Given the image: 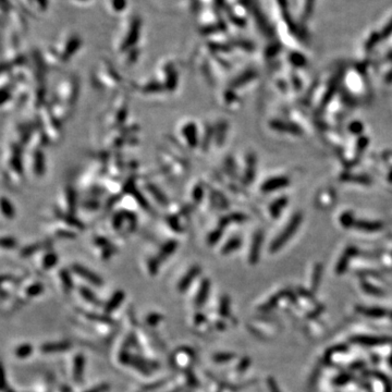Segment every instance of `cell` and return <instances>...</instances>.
Masks as SVG:
<instances>
[{
  "label": "cell",
  "mask_w": 392,
  "mask_h": 392,
  "mask_svg": "<svg viewBox=\"0 0 392 392\" xmlns=\"http://www.w3.org/2000/svg\"><path fill=\"white\" fill-rule=\"evenodd\" d=\"M25 148L16 141L9 142L3 151L2 178L6 179L11 187L24 184L26 179V163L24 159Z\"/></svg>",
  "instance_id": "obj_1"
},
{
  "label": "cell",
  "mask_w": 392,
  "mask_h": 392,
  "mask_svg": "<svg viewBox=\"0 0 392 392\" xmlns=\"http://www.w3.org/2000/svg\"><path fill=\"white\" fill-rule=\"evenodd\" d=\"M159 172L169 180L183 178L190 172V161L187 157H183L173 153L166 146L157 149Z\"/></svg>",
  "instance_id": "obj_2"
},
{
  "label": "cell",
  "mask_w": 392,
  "mask_h": 392,
  "mask_svg": "<svg viewBox=\"0 0 392 392\" xmlns=\"http://www.w3.org/2000/svg\"><path fill=\"white\" fill-rule=\"evenodd\" d=\"M130 114L129 96L128 93H120L115 97L110 107L106 111L104 118V125L107 131L119 129L128 123Z\"/></svg>",
  "instance_id": "obj_3"
},
{
  "label": "cell",
  "mask_w": 392,
  "mask_h": 392,
  "mask_svg": "<svg viewBox=\"0 0 392 392\" xmlns=\"http://www.w3.org/2000/svg\"><path fill=\"white\" fill-rule=\"evenodd\" d=\"M95 89L118 90L123 85V77L108 60H103L92 77Z\"/></svg>",
  "instance_id": "obj_4"
},
{
  "label": "cell",
  "mask_w": 392,
  "mask_h": 392,
  "mask_svg": "<svg viewBox=\"0 0 392 392\" xmlns=\"http://www.w3.org/2000/svg\"><path fill=\"white\" fill-rule=\"evenodd\" d=\"M35 118L42 130L45 132L50 145L59 144L64 138V125L51 113L48 104L37 111Z\"/></svg>",
  "instance_id": "obj_5"
},
{
  "label": "cell",
  "mask_w": 392,
  "mask_h": 392,
  "mask_svg": "<svg viewBox=\"0 0 392 392\" xmlns=\"http://www.w3.org/2000/svg\"><path fill=\"white\" fill-rule=\"evenodd\" d=\"M173 137L185 148L186 152L197 151L200 141V123L194 119H183L177 124Z\"/></svg>",
  "instance_id": "obj_6"
},
{
  "label": "cell",
  "mask_w": 392,
  "mask_h": 392,
  "mask_svg": "<svg viewBox=\"0 0 392 392\" xmlns=\"http://www.w3.org/2000/svg\"><path fill=\"white\" fill-rule=\"evenodd\" d=\"M141 28L142 23L141 19L134 17L125 23L124 28L121 31L120 35L115 41V51L118 54L122 55L123 52L128 51L132 48L138 46V43L141 37Z\"/></svg>",
  "instance_id": "obj_7"
},
{
  "label": "cell",
  "mask_w": 392,
  "mask_h": 392,
  "mask_svg": "<svg viewBox=\"0 0 392 392\" xmlns=\"http://www.w3.org/2000/svg\"><path fill=\"white\" fill-rule=\"evenodd\" d=\"M80 80L74 75H69L58 82V84L55 87L52 98L74 108L80 97Z\"/></svg>",
  "instance_id": "obj_8"
},
{
  "label": "cell",
  "mask_w": 392,
  "mask_h": 392,
  "mask_svg": "<svg viewBox=\"0 0 392 392\" xmlns=\"http://www.w3.org/2000/svg\"><path fill=\"white\" fill-rule=\"evenodd\" d=\"M79 203L80 200L76 188L70 183H65L64 185L60 186L57 193L54 208L62 214L76 216Z\"/></svg>",
  "instance_id": "obj_9"
},
{
  "label": "cell",
  "mask_w": 392,
  "mask_h": 392,
  "mask_svg": "<svg viewBox=\"0 0 392 392\" xmlns=\"http://www.w3.org/2000/svg\"><path fill=\"white\" fill-rule=\"evenodd\" d=\"M155 77L162 85L167 94L174 93L179 85V71L176 62L171 59L161 61L157 67Z\"/></svg>",
  "instance_id": "obj_10"
},
{
  "label": "cell",
  "mask_w": 392,
  "mask_h": 392,
  "mask_svg": "<svg viewBox=\"0 0 392 392\" xmlns=\"http://www.w3.org/2000/svg\"><path fill=\"white\" fill-rule=\"evenodd\" d=\"M54 47L58 55L61 58V60L64 61V64H67L81 49L82 40L77 34L70 33L65 37H62Z\"/></svg>",
  "instance_id": "obj_11"
},
{
  "label": "cell",
  "mask_w": 392,
  "mask_h": 392,
  "mask_svg": "<svg viewBox=\"0 0 392 392\" xmlns=\"http://www.w3.org/2000/svg\"><path fill=\"white\" fill-rule=\"evenodd\" d=\"M139 187L142 188L144 194L146 195L153 206L156 205L162 209H167L168 206L170 205L171 201L169 200L168 195L157 183L149 180H139Z\"/></svg>",
  "instance_id": "obj_12"
},
{
  "label": "cell",
  "mask_w": 392,
  "mask_h": 392,
  "mask_svg": "<svg viewBox=\"0 0 392 392\" xmlns=\"http://www.w3.org/2000/svg\"><path fill=\"white\" fill-rule=\"evenodd\" d=\"M48 233L54 239L59 240H75L80 232L75 230L73 227L68 225L67 222L50 218L45 224Z\"/></svg>",
  "instance_id": "obj_13"
},
{
  "label": "cell",
  "mask_w": 392,
  "mask_h": 392,
  "mask_svg": "<svg viewBox=\"0 0 392 392\" xmlns=\"http://www.w3.org/2000/svg\"><path fill=\"white\" fill-rule=\"evenodd\" d=\"M27 152L28 171L35 179H42L47 172V158L44 149H30Z\"/></svg>",
  "instance_id": "obj_14"
},
{
  "label": "cell",
  "mask_w": 392,
  "mask_h": 392,
  "mask_svg": "<svg viewBox=\"0 0 392 392\" xmlns=\"http://www.w3.org/2000/svg\"><path fill=\"white\" fill-rule=\"evenodd\" d=\"M207 193V183L200 178H196L193 180L187 187L186 192V203L190 205L193 209H196L198 207H202L203 203L205 201Z\"/></svg>",
  "instance_id": "obj_15"
},
{
  "label": "cell",
  "mask_w": 392,
  "mask_h": 392,
  "mask_svg": "<svg viewBox=\"0 0 392 392\" xmlns=\"http://www.w3.org/2000/svg\"><path fill=\"white\" fill-rule=\"evenodd\" d=\"M37 127L38 123L36 118L33 120L21 121V122L17 123L16 130H14V135H16V137H14L13 141H16L17 143L20 144L22 147L26 148L28 143L31 142Z\"/></svg>",
  "instance_id": "obj_16"
},
{
  "label": "cell",
  "mask_w": 392,
  "mask_h": 392,
  "mask_svg": "<svg viewBox=\"0 0 392 392\" xmlns=\"http://www.w3.org/2000/svg\"><path fill=\"white\" fill-rule=\"evenodd\" d=\"M135 93L143 96H156L161 94H166V91L162 85L159 83L156 77H149L141 82H132V87H131Z\"/></svg>",
  "instance_id": "obj_17"
},
{
  "label": "cell",
  "mask_w": 392,
  "mask_h": 392,
  "mask_svg": "<svg viewBox=\"0 0 392 392\" xmlns=\"http://www.w3.org/2000/svg\"><path fill=\"white\" fill-rule=\"evenodd\" d=\"M188 219L181 217L172 211L166 210V214L162 216V225L170 233L176 235H182L186 231V222Z\"/></svg>",
  "instance_id": "obj_18"
},
{
  "label": "cell",
  "mask_w": 392,
  "mask_h": 392,
  "mask_svg": "<svg viewBox=\"0 0 392 392\" xmlns=\"http://www.w3.org/2000/svg\"><path fill=\"white\" fill-rule=\"evenodd\" d=\"M47 96L48 92H47L46 82L45 83H35L32 87L28 105L31 106V108L35 111V113H37V111H40L43 107H45L48 104V101H49V99L47 98Z\"/></svg>",
  "instance_id": "obj_19"
},
{
  "label": "cell",
  "mask_w": 392,
  "mask_h": 392,
  "mask_svg": "<svg viewBox=\"0 0 392 392\" xmlns=\"http://www.w3.org/2000/svg\"><path fill=\"white\" fill-rule=\"evenodd\" d=\"M71 272L77 277L85 280L86 282L94 285V287H101L104 284V279L100 277L98 274L94 273L93 270L90 269L86 266L82 265L80 263H73L71 265Z\"/></svg>",
  "instance_id": "obj_20"
},
{
  "label": "cell",
  "mask_w": 392,
  "mask_h": 392,
  "mask_svg": "<svg viewBox=\"0 0 392 392\" xmlns=\"http://www.w3.org/2000/svg\"><path fill=\"white\" fill-rule=\"evenodd\" d=\"M214 141V124L207 121L200 123V141H198L197 151L206 154L212 146Z\"/></svg>",
  "instance_id": "obj_21"
},
{
  "label": "cell",
  "mask_w": 392,
  "mask_h": 392,
  "mask_svg": "<svg viewBox=\"0 0 392 392\" xmlns=\"http://www.w3.org/2000/svg\"><path fill=\"white\" fill-rule=\"evenodd\" d=\"M48 106H49L51 113L54 114L55 117L59 120L62 124H66L68 121L72 118V115H73L74 113V108H72L70 106L61 103V101L57 100L55 98L49 99V101H48Z\"/></svg>",
  "instance_id": "obj_22"
},
{
  "label": "cell",
  "mask_w": 392,
  "mask_h": 392,
  "mask_svg": "<svg viewBox=\"0 0 392 392\" xmlns=\"http://www.w3.org/2000/svg\"><path fill=\"white\" fill-rule=\"evenodd\" d=\"M129 366L132 367L135 370H138V372H141L144 376L152 375L154 369H159V364L157 362L146 360L144 359V357L137 354H132V356H131Z\"/></svg>",
  "instance_id": "obj_23"
},
{
  "label": "cell",
  "mask_w": 392,
  "mask_h": 392,
  "mask_svg": "<svg viewBox=\"0 0 392 392\" xmlns=\"http://www.w3.org/2000/svg\"><path fill=\"white\" fill-rule=\"evenodd\" d=\"M202 274V267L198 264H194L188 267L185 274L182 276L180 280L178 281L177 289L180 293L186 292L190 289L191 284L195 281V280L200 277Z\"/></svg>",
  "instance_id": "obj_24"
},
{
  "label": "cell",
  "mask_w": 392,
  "mask_h": 392,
  "mask_svg": "<svg viewBox=\"0 0 392 392\" xmlns=\"http://www.w3.org/2000/svg\"><path fill=\"white\" fill-rule=\"evenodd\" d=\"M51 248V241L50 240H43V241H35L33 243L26 244L22 246L19 250V256L21 258H31L36 254L41 253L44 250Z\"/></svg>",
  "instance_id": "obj_25"
},
{
  "label": "cell",
  "mask_w": 392,
  "mask_h": 392,
  "mask_svg": "<svg viewBox=\"0 0 392 392\" xmlns=\"http://www.w3.org/2000/svg\"><path fill=\"white\" fill-rule=\"evenodd\" d=\"M105 207V200L104 198L93 197V196H85L82 198L79 203V208L85 212H90V214H95L100 210H104Z\"/></svg>",
  "instance_id": "obj_26"
},
{
  "label": "cell",
  "mask_w": 392,
  "mask_h": 392,
  "mask_svg": "<svg viewBox=\"0 0 392 392\" xmlns=\"http://www.w3.org/2000/svg\"><path fill=\"white\" fill-rule=\"evenodd\" d=\"M178 248H179L178 239H176V238L167 239L166 241L162 242L161 245H159L156 256L158 257V259L161 261V263H163L164 260L170 258L171 256L176 253Z\"/></svg>",
  "instance_id": "obj_27"
},
{
  "label": "cell",
  "mask_w": 392,
  "mask_h": 392,
  "mask_svg": "<svg viewBox=\"0 0 392 392\" xmlns=\"http://www.w3.org/2000/svg\"><path fill=\"white\" fill-rule=\"evenodd\" d=\"M227 133H228V121L218 120L214 123V141H212V146L217 149L224 145Z\"/></svg>",
  "instance_id": "obj_28"
},
{
  "label": "cell",
  "mask_w": 392,
  "mask_h": 392,
  "mask_svg": "<svg viewBox=\"0 0 392 392\" xmlns=\"http://www.w3.org/2000/svg\"><path fill=\"white\" fill-rule=\"evenodd\" d=\"M58 263H59V256H58V254L51 248L44 250L42 252L40 265L43 270H45L46 272V270L55 268Z\"/></svg>",
  "instance_id": "obj_29"
},
{
  "label": "cell",
  "mask_w": 392,
  "mask_h": 392,
  "mask_svg": "<svg viewBox=\"0 0 392 392\" xmlns=\"http://www.w3.org/2000/svg\"><path fill=\"white\" fill-rule=\"evenodd\" d=\"M210 280L208 278H202L200 282V287L196 292V297L194 300V304L197 308H201L204 306V304L206 303L208 295L210 292Z\"/></svg>",
  "instance_id": "obj_30"
},
{
  "label": "cell",
  "mask_w": 392,
  "mask_h": 392,
  "mask_svg": "<svg viewBox=\"0 0 392 392\" xmlns=\"http://www.w3.org/2000/svg\"><path fill=\"white\" fill-rule=\"evenodd\" d=\"M124 300H125V293L123 290H117V291H115L108 301L106 302L104 306V313L107 314V315H111V314L117 311L120 307V305L124 302Z\"/></svg>",
  "instance_id": "obj_31"
},
{
  "label": "cell",
  "mask_w": 392,
  "mask_h": 392,
  "mask_svg": "<svg viewBox=\"0 0 392 392\" xmlns=\"http://www.w3.org/2000/svg\"><path fill=\"white\" fill-rule=\"evenodd\" d=\"M72 347V343L69 341H57V342H46L41 346V352L45 354L51 353H61L69 351Z\"/></svg>",
  "instance_id": "obj_32"
},
{
  "label": "cell",
  "mask_w": 392,
  "mask_h": 392,
  "mask_svg": "<svg viewBox=\"0 0 392 392\" xmlns=\"http://www.w3.org/2000/svg\"><path fill=\"white\" fill-rule=\"evenodd\" d=\"M197 69H198V72H200V74L202 75V77L204 79V81L207 84L212 85L215 83L214 75H212V72H211V65H210V62L207 60L206 57H203L202 61H201V59L198 60Z\"/></svg>",
  "instance_id": "obj_33"
},
{
  "label": "cell",
  "mask_w": 392,
  "mask_h": 392,
  "mask_svg": "<svg viewBox=\"0 0 392 392\" xmlns=\"http://www.w3.org/2000/svg\"><path fill=\"white\" fill-rule=\"evenodd\" d=\"M85 369V357L82 353L76 354L73 361V380L76 384H82Z\"/></svg>",
  "instance_id": "obj_34"
},
{
  "label": "cell",
  "mask_w": 392,
  "mask_h": 392,
  "mask_svg": "<svg viewBox=\"0 0 392 392\" xmlns=\"http://www.w3.org/2000/svg\"><path fill=\"white\" fill-rule=\"evenodd\" d=\"M220 98L221 103L224 104V106H226L227 108L235 109L240 105V99L238 97V95L235 94V91L233 89H231V87H228V89H226L222 92Z\"/></svg>",
  "instance_id": "obj_35"
},
{
  "label": "cell",
  "mask_w": 392,
  "mask_h": 392,
  "mask_svg": "<svg viewBox=\"0 0 392 392\" xmlns=\"http://www.w3.org/2000/svg\"><path fill=\"white\" fill-rule=\"evenodd\" d=\"M82 315H83L86 319L93 322V323H103V325H108V326H115V321L107 314H99V313H94V312H82Z\"/></svg>",
  "instance_id": "obj_36"
},
{
  "label": "cell",
  "mask_w": 392,
  "mask_h": 392,
  "mask_svg": "<svg viewBox=\"0 0 392 392\" xmlns=\"http://www.w3.org/2000/svg\"><path fill=\"white\" fill-rule=\"evenodd\" d=\"M58 277H59L60 283L62 285V289L65 290V292L66 293L72 292V290L74 288V282L73 279H72L71 269L61 268L59 272H58Z\"/></svg>",
  "instance_id": "obj_37"
},
{
  "label": "cell",
  "mask_w": 392,
  "mask_h": 392,
  "mask_svg": "<svg viewBox=\"0 0 392 392\" xmlns=\"http://www.w3.org/2000/svg\"><path fill=\"white\" fill-rule=\"evenodd\" d=\"M1 215L6 220H13L17 217V209L9 197L2 195L1 197Z\"/></svg>",
  "instance_id": "obj_38"
},
{
  "label": "cell",
  "mask_w": 392,
  "mask_h": 392,
  "mask_svg": "<svg viewBox=\"0 0 392 392\" xmlns=\"http://www.w3.org/2000/svg\"><path fill=\"white\" fill-rule=\"evenodd\" d=\"M224 230L225 228L217 225L214 229H211L208 232L205 238L206 245L209 246V248H214V246L219 243V241L222 239V235H224Z\"/></svg>",
  "instance_id": "obj_39"
},
{
  "label": "cell",
  "mask_w": 392,
  "mask_h": 392,
  "mask_svg": "<svg viewBox=\"0 0 392 392\" xmlns=\"http://www.w3.org/2000/svg\"><path fill=\"white\" fill-rule=\"evenodd\" d=\"M121 56H122V65L124 67H133L138 62L139 56H141V48L137 46L132 48V49L123 52Z\"/></svg>",
  "instance_id": "obj_40"
},
{
  "label": "cell",
  "mask_w": 392,
  "mask_h": 392,
  "mask_svg": "<svg viewBox=\"0 0 392 392\" xmlns=\"http://www.w3.org/2000/svg\"><path fill=\"white\" fill-rule=\"evenodd\" d=\"M161 261L158 259V257L155 255H149L145 258V266H146L147 274L151 276V277H156L159 274V269H161Z\"/></svg>",
  "instance_id": "obj_41"
},
{
  "label": "cell",
  "mask_w": 392,
  "mask_h": 392,
  "mask_svg": "<svg viewBox=\"0 0 392 392\" xmlns=\"http://www.w3.org/2000/svg\"><path fill=\"white\" fill-rule=\"evenodd\" d=\"M79 292H80V295L82 297V299H83L84 301H86L87 303L94 305V306H101L100 300L97 298V295L92 291L90 288L85 287V285H81V287L79 288Z\"/></svg>",
  "instance_id": "obj_42"
},
{
  "label": "cell",
  "mask_w": 392,
  "mask_h": 392,
  "mask_svg": "<svg viewBox=\"0 0 392 392\" xmlns=\"http://www.w3.org/2000/svg\"><path fill=\"white\" fill-rule=\"evenodd\" d=\"M242 244V241L239 236H233V238H230L226 241L225 244H222L220 249V253L222 255H229L231 253H233L234 251L238 250Z\"/></svg>",
  "instance_id": "obj_43"
},
{
  "label": "cell",
  "mask_w": 392,
  "mask_h": 392,
  "mask_svg": "<svg viewBox=\"0 0 392 392\" xmlns=\"http://www.w3.org/2000/svg\"><path fill=\"white\" fill-rule=\"evenodd\" d=\"M299 222H300V217L298 216V217H297V219H293V221L291 222V226H290L289 228H288L287 230H285V231L283 232V233H282V236H280V239H278L277 241L275 242L274 249L280 248V246L283 245V243H284L285 241H287V239H290V238H291V234L293 233V231L295 230V227H297V228H298Z\"/></svg>",
  "instance_id": "obj_44"
},
{
  "label": "cell",
  "mask_w": 392,
  "mask_h": 392,
  "mask_svg": "<svg viewBox=\"0 0 392 392\" xmlns=\"http://www.w3.org/2000/svg\"><path fill=\"white\" fill-rule=\"evenodd\" d=\"M33 352L34 347L31 343H23V345L19 346L16 350H14V355L17 356V359L25 360L33 354Z\"/></svg>",
  "instance_id": "obj_45"
},
{
  "label": "cell",
  "mask_w": 392,
  "mask_h": 392,
  "mask_svg": "<svg viewBox=\"0 0 392 392\" xmlns=\"http://www.w3.org/2000/svg\"><path fill=\"white\" fill-rule=\"evenodd\" d=\"M44 291H45V287H44L43 283L34 282L30 285H27V287L25 288V291L24 292H25V295L27 298L32 299V298L40 297V295H42L44 293Z\"/></svg>",
  "instance_id": "obj_46"
},
{
  "label": "cell",
  "mask_w": 392,
  "mask_h": 392,
  "mask_svg": "<svg viewBox=\"0 0 392 392\" xmlns=\"http://www.w3.org/2000/svg\"><path fill=\"white\" fill-rule=\"evenodd\" d=\"M92 244H93L94 248H96L97 250H101V249L108 248V246L113 245L115 243H113V241H111L109 238H107L106 235L94 234L93 238H92Z\"/></svg>",
  "instance_id": "obj_47"
},
{
  "label": "cell",
  "mask_w": 392,
  "mask_h": 392,
  "mask_svg": "<svg viewBox=\"0 0 392 392\" xmlns=\"http://www.w3.org/2000/svg\"><path fill=\"white\" fill-rule=\"evenodd\" d=\"M0 245H1L2 250L6 251H12L19 248V242L18 240L14 238L12 235L4 234L1 236V240H0Z\"/></svg>",
  "instance_id": "obj_48"
},
{
  "label": "cell",
  "mask_w": 392,
  "mask_h": 392,
  "mask_svg": "<svg viewBox=\"0 0 392 392\" xmlns=\"http://www.w3.org/2000/svg\"><path fill=\"white\" fill-rule=\"evenodd\" d=\"M163 319H164V316L162 315V314L153 312V313H149L148 315L145 317L144 322L148 327L154 328V327H157L159 323L163 321Z\"/></svg>",
  "instance_id": "obj_49"
},
{
  "label": "cell",
  "mask_w": 392,
  "mask_h": 392,
  "mask_svg": "<svg viewBox=\"0 0 392 392\" xmlns=\"http://www.w3.org/2000/svg\"><path fill=\"white\" fill-rule=\"evenodd\" d=\"M108 6L113 13L120 14L127 9L128 1L127 0H108Z\"/></svg>",
  "instance_id": "obj_50"
},
{
  "label": "cell",
  "mask_w": 392,
  "mask_h": 392,
  "mask_svg": "<svg viewBox=\"0 0 392 392\" xmlns=\"http://www.w3.org/2000/svg\"><path fill=\"white\" fill-rule=\"evenodd\" d=\"M259 244H260V234H256L253 242H252V246H251V251H250V263L251 264H254V263H256V260H257Z\"/></svg>",
  "instance_id": "obj_51"
},
{
  "label": "cell",
  "mask_w": 392,
  "mask_h": 392,
  "mask_svg": "<svg viewBox=\"0 0 392 392\" xmlns=\"http://www.w3.org/2000/svg\"><path fill=\"white\" fill-rule=\"evenodd\" d=\"M169 381L168 378H163V379H159L155 382H152V384H147V385H144L142 387V392H153V391H156L158 389L162 388L163 386L167 385V382Z\"/></svg>",
  "instance_id": "obj_52"
},
{
  "label": "cell",
  "mask_w": 392,
  "mask_h": 392,
  "mask_svg": "<svg viewBox=\"0 0 392 392\" xmlns=\"http://www.w3.org/2000/svg\"><path fill=\"white\" fill-rule=\"evenodd\" d=\"M99 251V258L104 261H107L109 260L113 256L117 253L118 252V248L115 246V244H113L108 246V248H105V249H101L98 250Z\"/></svg>",
  "instance_id": "obj_53"
},
{
  "label": "cell",
  "mask_w": 392,
  "mask_h": 392,
  "mask_svg": "<svg viewBox=\"0 0 392 392\" xmlns=\"http://www.w3.org/2000/svg\"><path fill=\"white\" fill-rule=\"evenodd\" d=\"M285 184H287V183H285L284 179H281V178L274 179V180H268L265 183L263 186V190L264 191H272V190H275V188L282 187Z\"/></svg>",
  "instance_id": "obj_54"
},
{
  "label": "cell",
  "mask_w": 392,
  "mask_h": 392,
  "mask_svg": "<svg viewBox=\"0 0 392 392\" xmlns=\"http://www.w3.org/2000/svg\"><path fill=\"white\" fill-rule=\"evenodd\" d=\"M219 314L221 317H228L230 314V300L227 295H224L220 300Z\"/></svg>",
  "instance_id": "obj_55"
},
{
  "label": "cell",
  "mask_w": 392,
  "mask_h": 392,
  "mask_svg": "<svg viewBox=\"0 0 392 392\" xmlns=\"http://www.w3.org/2000/svg\"><path fill=\"white\" fill-rule=\"evenodd\" d=\"M234 354H232V353H226V352H221V353H217L214 356H212V360H214L215 363H219V364H222V363H227V362H230L231 360H233Z\"/></svg>",
  "instance_id": "obj_56"
},
{
  "label": "cell",
  "mask_w": 392,
  "mask_h": 392,
  "mask_svg": "<svg viewBox=\"0 0 392 392\" xmlns=\"http://www.w3.org/2000/svg\"><path fill=\"white\" fill-rule=\"evenodd\" d=\"M185 377H186V385L188 386V387H191V388H196V387H198V380H197V378L196 377L194 376V374H193V371L192 370H186L185 371Z\"/></svg>",
  "instance_id": "obj_57"
},
{
  "label": "cell",
  "mask_w": 392,
  "mask_h": 392,
  "mask_svg": "<svg viewBox=\"0 0 392 392\" xmlns=\"http://www.w3.org/2000/svg\"><path fill=\"white\" fill-rule=\"evenodd\" d=\"M110 390V385L107 382H104V384H100L93 387V388L89 389L85 392H108Z\"/></svg>",
  "instance_id": "obj_58"
},
{
  "label": "cell",
  "mask_w": 392,
  "mask_h": 392,
  "mask_svg": "<svg viewBox=\"0 0 392 392\" xmlns=\"http://www.w3.org/2000/svg\"><path fill=\"white\" fill-rule=\"evenodd\" d=\"M204 323H206V316L201 312L196 313L194 315V323H195V325L196 326H201Z\"/></svg>",
  "instance_id": "obj_59"
},
{
  "label": "cell",
  "mask_w": 392,
  "mask_h": 392,
  "mask_svg": "<svg viewBox=\"0 0 392 392\" xmlns=\"http://www.w3.org/2000/svg\"><path fill=\"white\" fill-rule=\"evenodd\" d=\"M248 365H249V361L248 360H243L242 361L240 364H239V367H238V369L240 370V371H243V370H245L246 369H248Z\"/></svg>",
  "instance_id": "obj_60"
},
{
  "label": "cell",
  "mask_w": 392,
  "mask_h": 392,
  "mask_svg": "<svg viewBox=\"0 0 392 392\" xmlns=\"http://www.w3.org/2000/svg\"><path fill=\"white\" fill-rule=\"evenodd\" d=\"M182 391H183L182 387H177V388H174V389H172L171 391H169V392H182Z\"/></svg>",
  "instance_id": "obj_61"
},
{
  "label": "cell",
  "mask_w": 392,
  "mask_h": 392,
  "mask_svg": "<svg viewBox=\"0 0 392 392\" xmlns=\"http://www.w3.org/2000/svg\"><path fill=\"white\" fill-rule=\"evenodd\" d=\"M2 391H3V392H14L12 389H10V388H7V387H3V388H2Z\"/></svg>",
  "instance_id": "obj_62"
},
{
  "label": "cell",
  "mask_w": 392,
  "mask_h": 392,
  "mask_svg": "<svg viewBox=\"0 0 392 392\" xmlns=\"http://www.w3.org/2000/svg\"><path fill=\"white\" fill-rule=\"evenodd\" d=\"M72 1H77V2H87L89 0H72Z\"/></svg>",
  "instance_id": "obj_63"
}]
</instances>
